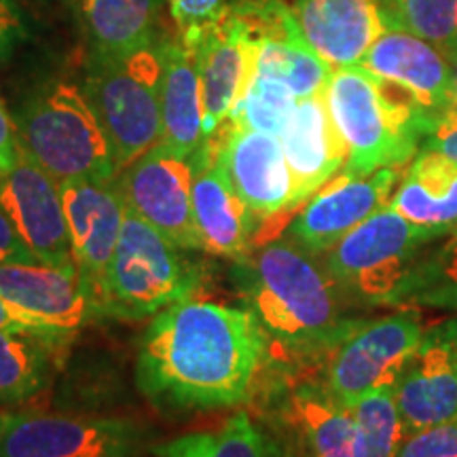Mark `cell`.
I'll list each match as a JSON object with an SVG mask.
<instances>
[{
  "instance_id": "1",
  "label": "cell",
  "mask_w": 457,
  "mask_h": 457,
  "mask_svg": "<svg viewBox=\"0 0 457 457\" xmlns=\"http://www.w3.org/2000/svg\"><path fill=\"white\" fill-rule=\"evenodd\" d=\"M265 353L267 335L248 307L187 296L146 328L136 384L163 411L233 407L248 396Z\"/></svg>"
},
{
  "instance_id": "2",
  "label": "cell",
  "mask_w": 457,
  "mask_h": 457,
  "mask_svg": "<svg viewBox=\"0 0 457 457\" xmlns=\"http://www.w3.org/2000/svg\"><path fill=\"white\" fill-rule=\"evenodd\" d=\"M245 307L267 339L295 352L333 350L358 327L333 278L293 239H276L239 270Z\"/></svg>"
},
{
  "instance_id": "3",
  "label": "cell",
  "mask_w": 457,
  "mask_h": 457,
  "mask_svg": "<svg viewBox=\"0 0 457 457\" xmlns=\"http://www.w3.org/2000/svg\"><path fill=\"white\" fill-rule=\"evenodd\" d=\"M324 98L347 146L345 174L398 168L415 155L426 134L428 119L415 102L360 66L335 68Z\"/></svg>"
},
{
  "instance_id": "4",
  "label": "cell",
  "mask_w": 457,
  "mask_h": 457,
  "mask_svg": "<svg viewBox=\"0 0 457 457\" xmlns=\"http://www.w3.org/2000/svg\"><path fill=\"white\" fill-rule=\"evenodd\" d=\"M20 145L60 182L114 180L112 146L83 87L47 81L26 96L13 114Z\"/></svg>"
},
{
  "instance_id": "5",
  "label": "cell",
  "mask_w": 457,
  "mask_h": 457,
  "mask_svg": "<svg viewBox=\"0 0 457 457\" xmlns=\"http://www.w3.org/2000/svg\"><path fill=\"white\" fill-rule=\"evenodd\" d=\"M159 45L128 55L91 57L83 91L111 142L119 171L162 142Z\"/></svg>"
},
{
  "instance_id": "6",
  "label": "cell",
  "mask_w": 457,
  "mask_h": 457,
  "mask_svg": "<svg viewBox=\"0 0 457 457\" xmlns=\"http://www.w3.org/2000/svg\"><path fill=\"white\" fill-rule=\"evenodd\" d=\"M434 239L441 237L387 204L333 245L322 265L347 303L392 307Z\"/></svg>"
},
{
  "instance_id": "7",
  "label": "cell",
  "mask_w": 457,
  "mask_h": 457,
  "mask_svg": "<svg viewBox=\"0 0 457 457\" xmlns=\"http://www.w3.org/2000/svg\"><path fill=\"white\" fill-rule=\"evenodd\" d=\"M180 250L146 220L125 214L104 278L100 313L140 320L157 316L171 303L191 296L197 270Z\"/></svg>"
},
{
  "instance_id": "8",
  "label": "cell",
  "mask_w": 457,
  "mask_h": 457,
  "mask_svg": "<svg viewBox=\"0 0 457 457\" xmlns=\"http://www.w3.org/2000/svg\"><path fill=\"white\" fill-rule=\"evenodd\" d=\"M424 333V324L415 312H398L358 324L333 347L324 377L328 392L337 403L350 409L370 392L394 387Z\"/></svg>"
},
{
  "instance_id": "9",
  "label": "cell",
  "mask_w": 457,
  "mask_h": 457,
  "mask_svg": "<svg viewBox=\"0 0 457 457\" xmlns=\"http://www.w3.org/2000/svg\"><path fill=\"white\" fill-rule=\"evenodd\" d=\"M148 443V428L131 420L13 413L0 457H138Z\"/></svg>"
},
{
  "instance_id": "10",
  "label": "cell",
  "mask_w": 457,
  "mask_h": 457,
  "mask_svg": "<svg viewBox=\"0 0 457 457\" xmlns=\"http://www.w3.org/2000/svg\"><path fill=\"white\" fill-rule=\"evenodd\" d=\"M193 157L159 142L117 174L128 212L146 220L182 250H204L193 219Z\"/></svg>"
},
{
  "instance_id": "11",
  "label": "cell",
  "mask_w": 457,
  "mask_h": 457,
  "mask_svg": "<svg viewBox=\"0 0 457 457\" xmlns=\"http://www.w3.org/2000/svg\"><path fill=\"white\" fill-rule=\"evenodd\" d=\"M0 208L37 262L77 270L62 187L20 145L13 170L0 176Z\"/></svg>"
},
{
  "instance_id": "12",
  "label": "cell",
  "mask_w": 457,
  "mask_h": 457,
  "mask_svg": "<svg viewBox=\"0 0 457 457\" xmlns=\"http://www.w3.org/2000/svg\"><path fill=\"white\" fill-rule=\"evenodd\" d=\"M195 55L204 91L205 138L231 117L254 77V41L228 4L210 24L180 37Z\"/></svg>"
},
{
  "instance_id": "13",
  "label": "cell",
  "mask_w": 457,
  "mask_h": 457,
  "mask_svg": "<svg viewBox=\"0 0 457 457\" xmlns=\"http://www.w3.org/2000/svg\"><path fill=\"white\" fill-rule=\"evenodd\" d=\"M394 394L407 438L457 420V316L426 330Z\"/></svg>"
},
{
  "instance_id": "14",
  "label": "cell",
  "mask_w": 457,
  "mask_h": 457,
  "mask_svg": "<svg viewBox=\"0 0 457 457\" xmlns=\"http://www.w3.org/2000/svg\"><path fill=\"white\" fill-rule=\"evenodd\" d=\"M398 170L384 168L369 176H335L307 199L290 222L288 236L310 254L328 253L360 222L390 204Z\"/></svg>"
},
{
  "instance_id": "15",
  "label": "cell",
  "mask_w": 457,
  "mask_h": 457,
  "mask_svg": "<svg viewBox=\"0 0 457 457\" xmlns=\"http://www.w3.org/2000/svg\"><path fill=\"white\" fill-rule=\"evenodd\" d=\"M72 259L79 276L87 286L100 313V296L128 205L117 180H66L62 182Z\"/></svg>"
},
{
  "instance_id": "16",
  "label": "cell",
  "mask_w": 457,
  "mask_h": 457,
  "mask_svg": "<svg viewBox=\"0 0 457 457\" xmlns=\"http://www.w3.org/2000/svg\"><path fill=\"white\" fill-rule=\"evenodd\" d=\"M282 457H364L358 426L327 384H299L273 409Z\"/></svg>"
},
{
  "instance_id": "17",
  "label": "cell",
  "mask_w": 457,
  "mask_h": 457,
  "mask_svg": "<svg viewBox=\"0 0 457 457\" xmlns=\"http://www.w3.org/2000/svg\"><path fill=\"white\" fill-rule=\"evenodd\" d=\"M358 66L403 89L426 114L428 125L455 100L447 57L398 24H392L381 34Z\"/></svg>"
},
{
  "instance_id": "18",
  "label": "cell",
  "mask_w": 457,
  "mask_h": 457,
  "mask_svg": "<svg viewBox=\"0 0 457 457\" xmlns=\"http://www.w3.org/2000/svg\"><path fill=\"white\" fill-rule=\"evenodd\" d=\"M0 296L54 337L74 333L98 313L77 270H57L41 262L0 265Z\"/></svg>"
},
{
  "instance_id": "19",
  "label": "cell",
  "mask_w": 457,
  "mask_h": 457,
  "mask_svg": "<svg viewBox=\"0 0 457 457\" xmlns=\"http://www.w3.org/2000/svg\"><path fill=\"white\" fill-rule=\"evenodd\" d=\"M216 159L256 216L271 219L295 208L293 176L278 136L237 128L228 121Z\"/></svg>"
},
{
  "instance_id": "20",
  "label": "cell",
  "mask_w": 457,
  "mask_h": 457,
  "mask_svg": "<svg viewBox=\"0 0 457 457\" xmlns=\"http://www.w3.org/2000/svg\"><path fill=\"white\" fill-rule=\"evenodd\" d=\"M293 13L307 45L333 68L358 66L390 28L381 0H296Z\"/></svg>"
},
{
  "instance_id": "21",
  "label": "cell",
  "mask_w": 457,
  "mask_h": 457,
  "mask_svg": "<svg viewBox=\"0 0 457 457\" xmlns=\"http://www.w3.org/2000/svg\"><path fill=\"white\" fill-rule=\"evenodd\" d=\"M295 187V208L333 180L347 162V146L322 94L296 100L279 136Z\"/></svg>"
},
{
  "instance_id": "22",
  "label": "cell",
  "mask_w": 457,
  "mask_h": 457,
  "mask_svg": "<svg viewBox=\"0 0 457 457\" xmlns=\"http://www.w3.org/2000/svg\"><path fill=\"white\" fill-rule=\"evenodd\" d=\"M193 219L204 239V250L210 254L244 256L253 242L256 214L239 197L208 140L193 155Z\"/></svg>"
},
{
  "instance_id": "23",
  "label": "cell",
  "mask_w": 457,
  "mask_h": 457,
  "mask_svg": "<svg viewBox=\"0 0 457 457\" xmlns=\"http://www.w3.org/2000/svg\"><path fill=\"white\" fill-rule=\"evenodd\" d=\"M162 60V121L165 145L179 155L193 157L205 142L204 91L195 55L182 41L159 45Z\"/></svg>"
},
{
  "instance_id": "24",
  "label": "cell",
  "mask_w": 457,
  "mask_h": 457,
  "mask_svg": "<svg viewBox=\"0 0 457 457\" xmlns=\"http://www.w3.org/2000/svg\"><path fill=\"white\" fill-rule=\"evenodd\" d=\"M390 205L400 216L447 237L457 228V163L421 151L411 163Z\"/></svg>"
},
{
  "instance_id": "25",
  "label": "cell",
  "mask_w": 457,
  "mask_h": 457,
  "mask_svg": "<svg viewBox=\"0 0 457 457\" xmlns=\"http://www.w3.org/2000/svg\"><path fill=\"white\" fill-rule=\"evenodd\" d=\"M94 54L128 55L153 45L157 0H77Z\"/></svg>"
},
{
  "instance_id": "26",
  "label": "cell",
  "mask_w": 457,
  "mask_h": 457,
  "mask_svg": "<svg viewBox=\"0 0 457 457\" xmlns=\"http://www.w3.org/2000/svg\"><path fill=\"white\" fill-rule=\"evenodd\" d=\"M60 337L0 330V409L24 404L47 386Z\"/></svg>"
},
{
  "instance_id": "27",
  "label": "cell",
  "mask_w": 457,
  "mask_h": 457,
  "mask_svg": "<svg viewBox=\"0 0 457 457\" xmlns=\"http://www.w3.org/2000/svg\"><path fill=\"white\" fill-rule=\"evenodd\" d=\"M157 457H282L271 432L245 413L233 415L219 432H197L153 449Z\"/></svg>"
},
{
  "instance_id": "28",
  "label": "cell",
  "mask_w": 457,
  "mask_h": 457,
  "mask_svg": "<svg viewBox=\"0 0 457 457\" xmlns=\"http://www.w3.org/2000/svg\"><path fill=\"white\" fill-rule=\"evenodd\" d=\"M447 242L424 250L392 307L441 310L457 316V233Z\"/></svg>"
},
{
  "instance_id": "29",
  "label": "cell",
  "mask_w": 457,
  "mask_h": 457,
  "mask_svg": "<svg viewBox=\"0 0 457 457\" xmlns=\"http://www.w3.org/2000/svg\"><path fill=\"white\" fill-rule=\"evenodd\" d=\"M333 71L305 38L254 43V74L286 85L296 100L322 94Z\"/></svg>"
},
{
  "instance_id": "30",
  "label": "cell",
  "mask_w": 457,
  "mask_h": 457,
  "mask_svg": "<svg viewBox=\"0 0 457 457\" xmlns=\"http://www.w3.org/2000/svg\"><path fill=\"white\" fill-rule=\"evenodd\" d=\"M358 426L364 457H396L407 441L394 387H381L347 409Z\"/></svg>"
},
{
  "instance_id": "31",
  "label": "cell",
  "mask_w": 457,
  "mask_h": 457,
  "mask_svg": "<svg viewBox=\"0 0 457 457\" xmlns=\"http://www.w3.org/2000/svg\"><path fill=\"white\" fill-rule=\"evenodd\" d=\"M295 106V94L286 85L254 74L242 102L227 121L237 125V128L265 131V134L279 138Z\"/></svg>"
},
{
  "instance_id": "32",
  "label": "cell",
  "mask_w": 457,
  "mask_h": 457,
  "mask_svg": "<svg viewBox=\"0 0 457 457\" xmlns=\"http://www.w3.org/2000/svg\"><path fill=\"white\" fill-rule=\"evenodd\" d=\"M392 24L434 45L447 62L457 55V0H394Z\"/></svg>"
},
{
  "instance_id": "33",
  "label": "cell",
  "mask_w": 457,
  "mask_h": 457,
  "mask_svg": "<svg viewBox=\"0 0 457 457\" xmlns=\"http://www.w3.org/2000/svg\"><path fill=\"white\" fill-rule=\"evenodd\" d=\"M396 457H457V420L409 436Z\"/></svg>"
},
{
  "instance_id": "34",
  "label": "cell",
  "mask_w": 457,
  "mask_h": 457,
  "mask_svg": "<svg viewBox=\"0 0 457 457\" xmlns=\"http://www.w3.org/2000/svg\"><path fill=\"white\" fill-rule=\"evenodd\" d=\"M168 4L180 37L210 24L225 9V0H168Z\"/></svg>"
},
{
  "instance_id": "35",
  "label": "cell",
  "mask_w": 457,
  "mask_h": 457,
  "mask_svg": "<svg viewBox=\"0 0 457 457\" xmlns=\"http://www.w3.org/2000/svg\"><path fill=\"white\" fill-rule=\"evenodd\" d=\"M421 151H432L457 163V100L428 125Z\"/></svg>"
},
{
  "instance_id": "36",
  "label": "cell",
  "mask_w": 457,
  "mask_h": 457,
  "mask_svg": "<svg viewBox=\"0 0 457 457\" xmlns=\"http://www.w3.org/2000/svg\"><path fill=\"white\" fill-rule=\"evenodd\" d=\"M26 37V15L17 7L15 0H0V66L15 54Z\"/></svg>"
},
{
  "instance_id": "37",
  "label": "cell",
  "mask_w": 457,
  "mask_h": 457,
  "mask_svg": "<svg viewBox=\"0 0 457 457\" xmlns=\"http://www.w3.org/2000/svg\"><path fill=\"white\" fill-rule=\"evenodd\" d=\"M4 262H37V259L17 236L13 222L4 214V210L0 208V265Z\"/></svg>"
},
{
  "instance_id": "38",
  "label": "cell",
  "mask_w": 457,
  "mask_h": 457,
  "mask_svg": "<svg viewBox=\"0 0 457 457\" xmlns=\"http://www.w3.org/2000/svg\"><path fill=\"white\" fill-rule=\"evenodd\" d=\"M17 157H20V136H17L15 119L0 100V176L13 170Z\"/></svg>"
},
{
  "instance_id": "39",
  "label": "cell",
  "mask_w": 457,
  "mask_h": 457,
  "mask_svg": "<svg viewBox=\"0 0 457 457\" xmlns=\"http://www.w3.org/2000/svg\"><path fill=\"white\" fill-rule=\"evenodd\" d=\"M0 330H26V333H38V335H49L37 320L26 316L24 312L17 310L15 305L0 296ZM54 337V335H49ZM62 339V337H60Z\"/></svg>"
},
{
  "instance_id": "40",
  "label": "cell",
  "mask_w": 457,
  "mask_h": 457,
  "mask_svg": "<svg viewBox=\"0 0 457 457\" xmlns=\"http://www.w3.org/2000/svg\"><path fill=\"white\" fill-rule=\"evenodd\" d=\"M11 415L13 413H4V411H0V441H3L4 432H7V428L11 424Z\"/></svg>"
},
{
  "instance_id": "41",
  "label": "cell",
  "mask_w": 457,
  "mask_h": 457,
  "mask_svg": "<svg viewBox=\"0 0 457 457\" xmlns=\"http://www.w3.org/2000/svg\"><path fill=\"white\" fill-rule=\"evenodd\" d=\"M451 64V74H453V87H455V100H457V55L449 62Z\"/></svg>"
},
{
  "instance_id": "42",
  "label": "cell",
  "mask_w": 457,
  "mask_h": 457,
  "mask_svg": "<svg viewBox=\"0 0 457 457\" xmlns=\"http://www.w3.org/2000/svg\"><path fill=\"white\" fill-rule=\"evenodd\" d=\"M453 233H457V228H455V231H453Z\"/></svg>"
}]
</instances>
